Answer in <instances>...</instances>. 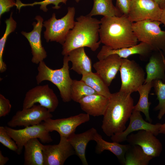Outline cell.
Here are the masks:
<instances>
[{
    "label": "cell",
    "instance_id": "obj_25",
    "mask_svg": "<svg viewBox=\"0 0 165 165\" xmlns=\"http://www.w3.org/2000/svg\"><path fill=\"white\" fill-rule=\"evenodd\" d=\"M153 81L143 84L138 89L137 91L139 94V98L137 103L134 106L133 110L142 112L145 115L146 120L151 123L149 110L151 104L148 101L149 94L151 88L153 87Z\"/></svg>",
    "mask_w": 165,
    "mask_h": 165
},
{
    "label": "cell",
    "instance_id": "obj_17",
    "mask_svg": "<svg viewBox=\"0 0 165 165\" xmlns=\"http://www.w3.org/2000/svg\"><path fill=\"white\" fill-rule=\"evenodd\" d=\"M153 50L148 44L141 42L135 46L117 49H113L105 45L103 46L97 55L98 60L106 58L108 55L116 54L123 59H127L134 54L139 55L142 59H147L150 57Z\"/></svg>",
    "mask_w": 165,
    "mask_h": 165
},
{
    "label": "cell",
    "instance_id": "obj_32",
    "mask_svg": "<svg viewBox=\"0 0 165 165\" xmlns=\"http://www.w3.org/2000/svg\"><path fill=\"white\" fill-rule=\"evenodd\" d=\"M68 0H44L40 2H35L31 4H24L22 3L20 0H16V6L19 11L22 7L26 6H33L35 5H40V9L44 12H46L48 9L46 8L47 5L52 4L54 5L52 8L53 9H58L61 8L59 4L60 3H63L66 4Z\"/></svg>",
    "mask_w": 165,
    "mask_h": 165
},
{
    "label": "cell",
    "instance_id": "obj_2",
    "mask_svg": "<svg viewBox=\"0 0 165 165\" xmlns=\"http://www.w3.org/2000/svg\"><path fill=\"white\" fill-rule=\"evenodd\" d=\"M130 93L119 91L112 94L103 115L101 128L108 137L120 133L126 129L127 122L134 109Z\"/></svg>",
    "mask_w": 165,
    "mask_h": 165
},
{
    "label": "cell",
    "instance_id": "obj_21",
    "mask_svg": "<svg viewBox=\"0 0 165 165\" xmlns=\"http://www.w3.org/2000/svg\"><path fill=\"white\" fill-rule=\"evenodd\" d=\"M97 133V130L92 127L81 133H74L67 138L75 150V154L79 157L83 165L88 164L85 156L86 146L90 141H94Z\"/></svg>",
    "mask_w": 165,
    "mask_h": 165
},
{
    "label": "cell",
    "instance_id": "obj_22",
    "mask_svg": "<svg viewBox=\"0 0 165 165\" xmlns=\"http://www.w3.org/2000/svg\"><path fill=\"white\" fill-rule=\"evenodd\" d=\"M68 56L72 63L71 70L82 75L92 72L91 60L86 54L84 47L72 50Z\"/></svg>",
    "mask_w": 165,
    "mask_h": 165
},
{
    "label": "cell",
    "instance_id": "obj_13",
    "mask_svg": "<svg viewBox=\"0 0 165 165\" xmlns=\"http://www.w3.org/2000/svg\"><path fill=\"white\" fill-rule=\"evenodd\" d=\"M60 137L58 144L43 145L44 165H63L68 157L75 154L67 138L61 135Z\"/></svg>",
    "mask_w": 165,
    "mask_h": 165
},
{
    "label": "cell",
    "instance_id": "obj_20",
    "mask_svg": "<svg viewBox=\"0 0 165 165\" xmlns=\"http://www.w3.org/2000/svg\"><path fill=\"white\" fill-rule=\"evenodd\" d=\"M109 98L97 94L86 96L80 100L81 108L90 116H103L108 104Z\"/></svg>",
    "mask_w": 165,
    "mask_h": 165
},
{
    "label": "cell",
    "instance_id": "obj_23",
    "mask_svg": "<svg viewBox=\"0 0 165 165\" xmlns=\"http://www.w3.org/2000/svg\"><path fill=\"white\" fill-rule=\"evenodd\" d=\"M94 141L97 145L95 152L100 154L107 150L112 152L117 157L119 162L122 165L124 164L125 155L130 145H122L117 142H109L104 140L98 133L96 136Z\"/></svg>",
    "mask_w": 165,
    "mask_h": 165
},
{
    "label": "cell",
    "instance_id": "obj_35",
    "mask_svg": "<svg viewBox=\"0 0 165 165\" xmlns=\"http://www.w3.org/2000/svg\"><path fill=\"white\" fill-rule=\"evenodd\" d=\"M131 0H116V6L123 15L128 16Z\"/></svg>",
    "mask_w": 165,
    "mask_h": 165
},
{
    "label": "cell",
    "instance_id": "obj_31",
    "mask_svg": "<svg viewBox=\"0 0 165 165\" xmlns=\"http://www.w3.org/2000/svg\"><path fill=\"white\" fill-rule=\"evenodd\" d=\"M153 87L159 101L154 110L159 111L157 118L160 120L165 114V83L159 79L153 81Z\"/></svg>",
    "mask_w": 165,
    "mask_h": 165
},
{
    "label": "cell",
    "instance_id": "obj_36",
    "mask_svg": "<svg viewBox=\"0 0 165 165\" xmlns=\"http://www.w3.org/2000/svg\"><path fill=\"white\" fill-rule=\"evenodd\" d=\"M16 5L14 0H0V17L5 13L9 11L10 8Z\"/></svg>",
    "mask_w": 165,
    "mask_h": 165
},
{
    "label": "cell",
    "instance_id": "obj_16",
    "mask_svg": "<svg viewBox=\"0 0 165 165\" xmlns=\"http://www.w3.org/2000/svg\"><path fill=\"white\" fill-rule=\"evenodd\" d=\"M35 19L37 22L32 23L33 27L32 30L28 32L22 31L21 33L27 39L29 43L32 55V62L38 64L46 57L47 55L42 45L41 40L43 19L41 16L38 15L35 16Z\"/></svg>",
    "mask_w": 165,
    "mask_h": 165
},
{
    "label": "cell",
    "instance_id": "obj_15",
    "mask_svg": "<svg viewBox=\"0 0 165 165\" xmlns=\"http://www.w3.org/2000/svg\"><path fill=\"white\" fill-rule=\"evenodd\" d=\"M130 121L127 127L122 132L111 136L112 141L121 143L126 141L128 135L131 133L137 131L144 130L151 131L155 136L160 134L161 124H155L145 120L140 112L133 110L129 119Z\"/></svg>",
    "mask_w": 165,
    "mask_h": 165
},
{
    "label": "cell",
    "instance_id": "obj_8",
    "mask_svg": "<svg viewBox=\"0 0 165 165\" xmlns=\"http://www.w3.org/2000/svg\"><path fill=\"white\" fill-rule=\"evenodd\" d=\"M37 103L52 112L57 107L59 101L53 90L48 84H46L37 86L28 91L23 101V109L31 108Z\"/></svg>",
    "mask_w": 165,
    "mask_h": 165
},
{
    "label": "cell",
    "instance_id": "obj_27",
    "mask_svg": "<svg viewBox=\"0 0 165 165\" xmlns=\"http://www.w3.org/2000/svg\"><path fill=\"white\" fill-rule=\"evenodd\" d=\"M153 158L139 146L130 145L125 155L124 165H148Z\"/></svg>",
    "mask_w": 165,
    "mask_h": 165
},
{
    "label": "cell",
    "instance_id": "obj_30",
    "mask_svg": "<svg viewBox=\"0 0 165 165\" xmlns=\"http://www.w3.org/2000/svg\"><path fill=\"white\" fill-rule=\"evenodd\" d=\"M13 12L11 13L9 18L5 21L6 27L5 32L0 40V72L3 73L7 69L6 65L4 62L3 55L7 38L9 35L13 32L16 27V22L12 17Z\"/></svg>",
    "mask_w": 165,
    "mask_h": 165
},
{
    "label": "cell",
    "instance_id": "obj_12",
    "mask_svg": "<svg viewBox=\"0 0 165 165\" xmlns=\"http://www.w3.org/2000/svg\"><path fill=\"white\" fill-rule=\"evenodd\" d=\"M90 115L80 113L66 118L47 119L43 122L46 129L49 132L55 131L60 135L67 138L75 133L76 128L82 123L90 120Z\"/></svg>",
    "mask_w": 165,
    "mask_h": 165
},
{
    "label": "cell",
    "instance_id": "obj_14",
    "mask_svg": "<svg viewBox=\"0 0 165 165\" xmlns=\"http://www.w3.org/2000/svg\"><path fill=\"white\" fill-rule=\"evenodd\" d=\"M126 141L130 145L139 146L146 154L153 158L159 157L162 151L161 142L150 131L141 130L130 134Z\"/></svg>",
    "mask_w": 165,
    "mask_h": 165
},
{
    "label": "cell",
    "instance_id": "obj_11",
    "mask_svg": "<svg viewBox=\"0 0 165 165\" xmlns=\"http://www.w3.org/2000/svg\"><path fill=\"white\" fill-rule=\"evenodd\" d=\"M162 10L153 0H131L127 17L133 23L147 20L160 21Z\"/></svg>",
    "mask_w": 165,
    "mask_h": 165
},
{
    "label": "cell",
    "instance_id": "obj_33",
    "mask_svg": "<svg viewBox=\"0 0 165 165\" xmlns=\"http://www.w3.org/2000/svg\"><path fill=\"white\" fill-rule=\"evenodd\" d=\"M0 142L10 150L18 153V148L16 142L3 126L0 127Z\"/></svg>",
    "mask_w": 165,
    "mask_h": 165
},
{
    "label": "cell",
    "instance_id": "obj_28",
    "mask_svg": "<svg viewBox=\"0 0 165 165\" xmlns=\"http://www.w3.org/2000/svg\"><path fill=\"white\" fill-rule=\"evenodd\" d=\"M81 80L99 94L109 98L111 95L108 86L97 73L91 72L82 75Z\"/></svg>",
    "mask_w": 165,
    "mask_h": 165
},
{
    "label": "cell",
    "instance_id": "obj_19",
    "mask_svg": "<svg viewBox=\"0 0 165 165\" xmlns=\"http://www.w3.org/2000/svg\"><path fill=\"white\" fill-rule=\"evenodd\" d=\"M165 55L161 51H153L145 66L146 77L144 83L159 79L165 82Z\"/></svg>",
    "mask_w": 165,
    "mask_h": 165
},
{
    "label": "cell",
    "instance_id": "obj_18",
    "mask_svg": "<svg viewBox=\"0 0 165 165\" xmlns=\"http://www.w3.org/2000/svg\"><path fill=\"white\" fill-rule=\"evenodd\" d=\"M122 60L116 54H111L94 63L93 67L96 73L109 86L119 71Z\"/></svg>",
    "mask_w": 165,
    "mask_h": 165
},
{
    "label": "cell",
    "instance_id": "obj_6",
    "mask_svg": "<svg viewBox=\"0 0 165 165\" xmlns=\"http://www.w3.org/2000/svg\"><path fill=\"white\" fill-rule=\"evenodd\" d=\"M75 7H69L67 14L61 18L57 19L54 13L50 18L44 21V38L46 42L55 41L62 45L68 32L75 25Z\"/></svg>",
    "mask_w": 165,
    "mask_h": 165
},
{
    "label": "cell",
    "instance_id": "obj_38",
    "mask_svg": "<svg viewBox=\"0 0 165 165\" xmlns=\"http://www.w3.org/2000/svg\"><path fill=\"white\" fill-rule=\"evenodd\" d=\"M160 21L165 26V7L163 8Z\"/></svg>",
    "mask_w": 165,
    "mask_h": 165
},
{
    "label": "cell",
    "instance_id": "obj_29",
    "mask_svg": "<svg viewBox=\"0 0 165 165\" xmlns=\"http://www.w3.org/2000/svg\"><path fill=\"white\" fill-rule=\"evenodd\" d=\"M72 100L78 103L83 97L97 94L92 88L81 80H73L71 89Z\"/></svg>",
    "mask_w": 165,
    "mask_h": 165
},
{
    "label": "cell",
    "instance_id": "obj_5",
    "mask_svg": "<svg viewBox=\"0 0 165 165\" xmlns=\"http://www.w3.org/2000/svg\"><path fill=\"white\" fill-rule=\"evenodd\" d=\"M160 21L150 20L133 23L132 28L138 41L151 46L153 51H161L165 56V31L161 30Z\"/></svg>",
    "mask_w": 165,
    "mask_h": 165
},
{
    "label": "cell",
    "instance_id": "obj_26",
    "mask_svg": "<svg viewBox=\"0 0 165 165\" xmlns=\"http://www.w3.org/2000/svg\"><path fill=\"white\" fill-rule=\"evenodd\" d=\"M113 0H93V8L89 16L101 15L103 16H120L123 14L113 3Z\"/></svg>",
    "mask_w": 165,
    "mask_h": 165
},
{
    "label": "cell",
    "instance_id": "obj_3",
    "mask_svg": "<svg viewBox=\"0 0 165 165\" xmlns=\"http://www.w3.org/2000/svg\"><path fill=\"white\" fill-rule=\"evenodd\" d=\"M100 20L86 15L76 18L73 28L68 32L62 45L61 54L68 55L72 50L78 48L88 47L93 51L99 47Z\"/></svg>",
    "mask_w": 165,
    "mask_h": 165
},
{
    "label": "cell",
    "instance_id": "obj_7",
    "mask_svg": "<svg viewBox=\"0 0 165 165\" xmlns=\"http://www.w3.org/2000/svg\"><path fill=\"white\" fill-rule=\"evenodd\" d=\"M119 71L121 81L119 91L131 94L144 84L145 72L134 61L123 59Z\"/></svg>",
    "mask_w": 165,
    "mask_h": 165
},
{
    "label": "cell",
    "instance_id": "obj_34",
    "mask_svg": "<svg viewBox=\"0 0 165 165\" xmlns=\"http://www.w3.org/2000/svg\"><path fill=\"white\" fill-rule=\"evenodd\" d=\"M11 105L9 99L0 94V117H4L10 112Z\"/></svg>",
    "mask_w": 165,
    "mask_h": 165
},
{
    "label": "cell",
    "instance_id": "obj_41",
    "mask_svg": "<svg viewBox=\"0 0 165 165\" xmlns=\"http://www.w3.org/2000/svg\"><path fill=\"white\" fill-rule=\"evenodd\" d=\"M82 0H75V1L77 2L78 3L79 1Z\"/></svg>",
    "mask_w": 165,
    "mask_h": 165
},
{
    "label": "cell",
    "instance_id": "obj_10",
    "mask_svg": "<svg viewBox=\"0 0 165 165\" xmlns=\"http://www.w3.org/2000/svg\"><path fill=\"white\" fill-rule=\"evenodd\" d=\"M53 115L46 108L39 104H35L31 108L18 111L8 122L11 127L28 126L39 124Z\"/></svg>",
    "mask_w": 165,
    "mask_h": 165
},
{
    "label": "cell",
    "instance_id": "obj_4",
    "mask_svg": "<svg viewBox=\"0 0 165 165\" xmlns=\"http://www.w3.org/2000/svg\"><path fill=\"white\" fill-rule=\"evenodd\" d=\"M68 55L64 56L62 67L53 69L48 67L43 61H41L37 68L38 73L36 76L37 84L44 81H48L58 88L61 97L64 102L72 100L71 89L73 80L71 78L69 71Z\"/></svg>",
    "mask_w": 165,
    "mask_h": 165
},
{
    "label": "cell",
    "instance_id": "obj_37",
    "mask_svg": "<svg viewBox=\"0 0 165 165\" xmlns=\"http://www.w3.org/2000/svg\"><path fill=\"white\" fill-rule=\"evenodd\" d=\"M9 159L7 157L4 156L1 151H0V165H4L9 161Z\"/></svg>",
    "mask_w": 165,
    "mask_h": 165
},
{
    "label": "cell",
    "instance_id": "obj_42",
    "mask_svg": "<svg viewBox=\"0 0 165 165\" xmlns=\"http://www.w3.org/2000/svg\"><path fill=\"white\" fill-rule=\"evenodd\" d=\"M165 7V2L164 3V8Z\"/></svg>",
    "mask_w": 165,
    "mask_h": 165
},
{
    "label": "cell",
    "instance_id": "obj_9",
    "mask_svg": "<svg viewBox=\"0 0 165 165\" xmlns=\"http://www.w3.org/2000/svg\"><path fill=\"white\" fill-rule=\"evenodd\" d=\"M5 128L8 134L16 142L18 148V155L21 154L25 144L31 139L39 138L44 143L53 141L50 132L46 129L43 123L20 129H14L7 126Z\"/></svg>",
    "mask_w": 165,
    "mask_h": 165
},
{
    "label": "cell",
    "instance_id": "obj_1",
    "mask_svg": "<svg viewBox=\"0 0 165 165\" xmlns=\"http://www.w3.org/2000/svg\"><path fill=\"white\" fill-rule=\"evenodd\" d=\"M100 22V40L104 45L117 49L138 44V41L133 29V22L127 16H103Z\"/></svg>",
    "mask_w": 165,
    "mask_h": 165
},
{
    "label": "cell",
    "instance_id": "obj_24",
    "mask_svg": "<svg viewBox=\"0 0 165 165\" xmlns=\"http://www.w3.org/2000/svg\"><path fill=\"white\" fill-rule=\"evenodd\" d=\"M43 145L37 138L31 139L25 144L24 165H44Z\"/></svg>",
    "mask_w": 165,
    "mask_h": 165
},
{
    "label": "cell",
    "instance_id": "obj_40",
    "mask_svg": "<svg viewBox=\"0 0 165 165\" xmlns=\"http://www.w3.org/2000/svg\"><path fill=\"white\" fill-rule=\"evenodd\" d=\"M159 132L160 134H165V123L161 124Z\"/></svg>",
    "mask_w": 165,
    "mask_h": 165
},
{
    "label": "cell",
    "instance_id": "obj_39",
    "mask_svg": "<svg viewBox=\"0 0 165 165\" xmlns=\"http://www.w3.org/2000/svg\"><path fill=\"white\" fill-rule=\"evenodd\" d=\"M161 8H164V4L165 2V0H153Z\"/></svg>",
    "mask_w": 165,
    "mask_h": 165
}]
</instances>
